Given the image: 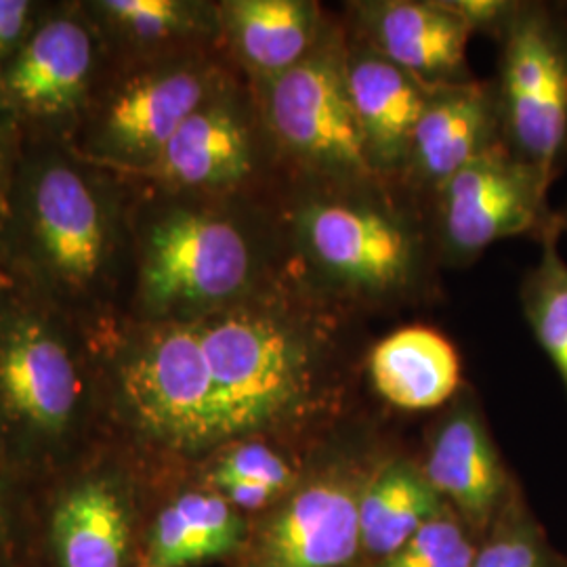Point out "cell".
I'll return each mask as SVG.
<instances>
[{
  "mask_svg": "<svg viewBox=\"0 0 567 567\" xmlns=\"http://www.w3.org/2000/svg\"><path fill=\"white\" fill-rule=\"evenodd\" d=\"M446 508L426 480L421 461L381 452L360 496L364 567L385 559Z\"/></svg>",
  "mask_w": 567,
  "mask_h": 567,
  "instance_id": "cell-22",
  "label": "cell"
},
{
  "mask_svg": "<svg viewBox=\"0 0 567 567\" xmlns=\"http://www.w3.org/2000/svg\"><path fill=\"white\" fill-rule=\"evenodd\" d=\"M23 145L25 137L21 133L20 124L0 100V206H4L7 200L16 168L20 164Z\"/></svg>",
  "mask_w": 567,
  "mask_h": 567,
  "instance_id": "cell-30",
  "label": "cell"
},
{
  "mask_svg": "<svg viewBox=\"0 0 567 567\" xmlns=\"http://www.w3.org/2000/svg\"><path fill=\"white\" fill-rule=\"evenodd\" d=\"M339 311L286 267L255 297L196 320L105 326L93 339L110 433L177 465L244 437L305 456L339 429L347 402Z\"/></svg>",
  "mask_w": 567,
  "mask_h": 567,
  "instance_id": "cell-1",
  "label": "cell"
},
{
  "mask_svg": "<svg viewBox=\"0 0 567 567\" xmlns=\"http://www.w3.org/2000/svg\"><path fill=\"white\" fill-rule=\"evenodd\" d=\"M561 225L538 243L540 257L522 280V309L534 339L555 365L567 393V261L559 250Z\"/></svg>",
  "mask_w": 567,
  "mask_h": 567,
  "instance_id": "cell-24",
  "label": "cell"
},
{
  "mask_svg": "<svg viewBox=\"0 0 567 567\" xmlns=\"http://www.w3.org/2000/svg\"><path fill=\"white\" fill-rule=\"evenodd\" d=\"M238 74L221 49L110 61L72 147L91 163L140 175L183 122Z\"/></svg>",
  "mask_w": 567,
  "mask_h": 567,
  "instance_id": "cell-7",
  "label": "cell"
},
{
  "mask_svg": "<svg viewBox=\"0 0 567 567\" xmlns=\"http://www.w3.org/2000/svg\"><path fill=\"white\" fill-rule=\"evenodd\" d=\"M471 567H567V557L553 547L522 489L480 538Z\"/></svg>",
  "mask_w": 567,
  "mask_h": 567,
  "instance_id": "cell-25",
  "label": "cell"
},
{
  "mask_svg": "<svg viewBox=\"0 0 567 567\" xmlns=\"http://www.w3.org/2000/svg\"><path fill=\"white\" fill-rule=\"evenodd\" d=\"M365 368L377 395L404 412L442 408L463 391L456 347L429 326H404L386 334L370 349Z\"/></svg>",
  "mask_w": 567,
  "mask_h": 567,
  "instance_id": "cell-21",
  "label": "cell"
},
{
  "mask_svg": "<svg viewBox=\"0 0 567 567\" xmlns=\"http://www.w3.org/2000/svg\"><path fill=\"white\" fill-rule=\"evenodd\" d=\"M503 142L494 82L435 86L416 124L398 182L414 194H435L466 164Z\"/></svg>",
  "mask_w": 567,
  "mask_h": 567,
  "instance_id": "cell-17",
  "label": "cell"
},
{
  "mask_svg": "<svg viewBox=\"0 0 567 567\" xmlns=\"http://www.w3.org/2000/svg\"><path fill=\"white\" fill-rule=\"evenodd\" d=\"M278 213L290 269L328 301L389 307L423 292L435 240L385 179L282 182Z\"/></svg>",
  "mask_w": 567,
  "mask_h": 567,
  "instance_id": "cell-5",
  "label": "cell"
},
{
  "mask_svg": "<svg viewBox=\"0 0 567 567\" xmlns=\"http://www.w3.org/2000/svg\"><path fill=\"white\" fill-rule=\"evenodd\" d=\"M147 463L107 435L25 489L23 567H140Z\"/></svg>",
  "mask_w": 567,
  "mask_h": 567,
  "instance_id": "cell-6",
  "label": "cell"
},
{
  "mask_svg": "<svg viewBox=\"0 0 567 567\" xmlns=\"http://www.w3.org/2000/svg\"><path fill=\"white\" fill-rule=\"evenodd\" d=\"M110 65L82 0H42L18 49L0 65V100L25 142H74Z\"/></svg>",
  "mask_w": 567,
  "mask_h": 567,
  "instance_id": "cell-10",
  "label": "cell"
},
{
  "mask_svg": "<svg viewBox=\"0 0 567 567\" xmlns=\"http://www.w3.org/2000/svg\"><path fill=\"white\" fill-rule=\"evenodd\" d=\"M41 7L42 0H0V65L23 41Z\"/></svg>",
  "mask_w": 567,
  "mask_h": 567,
  "instance_id": "cell-29",
  "label": "cell"
},
{
  "mask_svg": "<svg viewBox=\"0 0 567 567\" xmlns=\"http://www.w3.org/2000/svg\"><path fill=\"white\" fill-rule=\"evenodd\" d=\"M344 34L347 82L365 158L379 179L395 182L404 171L416 124L435 86L385 60L347 28Z\"/></svg>",
  "mask_w": 567,
  "mask_h": 567,
  "instance_id": "cell-18",
  "label": "cell"
},
{
  "mask_svg": "<svg viewBox=\"0 0 567 567\" xmlns=\"http://www.w3.org/2000/svg\"><path fill=\"white\" fill-rule=\"evenodd\" d=\"M498 42L503 142L555 182L567 164V4L519 0Z\"/></svg>",
  "mask_w": 567,
  "mask_h": 567,
  "instance_id": "cell-12",
  "label": "cell"
},
{
  "mask_svg": "<svg viewBox=\"0 0 567 567\" xmlns=\"http://www.w3.org/2000/svg\"><path fill=\"white\" fill-rule=\"evenodd\" d=\"M25 489L0 468V567H23Z\"/></svg>",
  "mask_w": 567,
  "mask_h": 567,
  "instance_id": "cell-27",
  "label": "cell"
},
{
  "mask_svg": "<svg viewBox=\"0 0 567 567\" xmlns=\"http://www.w3.org/2000/svg\"><path fill=\"white\" fill-rule=\"evenodd\" d=\"M347 32L429 86L475 81L466 63L471 30L444 0H362Z\"/></svg>",
  "mask_w": 567,
  "mask_h": 567,
  "instance_id": "cell-16",
  "label": "cell"
},
{
  "mask_svg": "<svg viewBox=\"0 0 567 567\" xmlns=\"http://www.w3.org/2000/svg\"><path fill=\"white\" fill-rule=\"evenodd\" d=\"M305 456L267 437H244L189 466L203 484L252 519L278 505L295 487Z\"/></svg>",
  "mask_w": 567,
  "mask_h": 567,
  "instance_id": "cell-23",
  "label": "cell"
},
{
  "mask_svg": "<svg viewBox=\"0 0 567 567\" xmlns=\"http://www.w3.org/2000/svg\"><path fill=\"white\" fill-rule=\"evenodd\" d=\"M328 23L313 0H219L221 51L248 82L271 81L299 65Z\"/></svg>",
  "mask_w": 567,
  "mask_h": 567,
  "instance_id": "cell-19",
  "label": "cell"
},
{
  "mask_svg": "<svg viewBox=\"0 0 567 567\" xmlns=\"http://www.w3.org/2000/svg\"><path fill=\"white\" fill-rule=\"evenodd\" d=\"M110 61L221 49L219 0H82Z\"/></svg>",
  "mask_w": 567,
  "mask_h": 567,
  "instance_id": "cell-20",
  "label": "cell"
},
{
  "mask_svg": "<svg viewBox=\"0 0 567 567\" xmlns=\"http://www.w3.org/2000/svg\"><path fill=\"white\" fill-rule=\"evenodd\" d=\"M553 182L534 164L494 143L450 177L435 194L433 240L452 265L473 264L492 244L532 236L540 240L559 225L548 206Z\"/></svg>",
  "mask_w": 567,
  "mask_h": 567,
  "instance_id": "cell-13",
  "label": "cell"
},
{
  "mask_svg": "<svg viewBox=\"0 0 567 567\" xmlns=\"http://www.w3.org/2000/svg\"><path fill=\"white\" fill-rule=\"evenodd\" d=\"M107 435L93 334L7 280L0 286V468L34 486Z\"/></svg>",
  "mask_w": 567,
  "mask_h": 567,
  "instance_id": "cell-4",
  "label": "cell"
},
{
  "mask_svg": "<svg viewBox=\"0 0 567 567\" xmlns=\"http://www.w3.org/2000/svg\"><path fill=\"white\" fill-rule=\"evenodd\" d=\"M381 452L334 429L307 452L299 482L250 519L231 567H364L360 496Z\"/></svg>",
  "mask_w": 567,
  "mask_h": 567,
  "instance_id": "cell-8",
  "label": "cell"
},
{
  "mask_svg": "<svg viewBox=\"0 0 567 567\" xmlns=\"http://www.w3.org/2000/svg\"><path fill=\"white\" fill-rule=\"evenodd\" d=\"M447 9L465 21L471 32L489 34L496 41L513 20L519 0H444Z\"/></svg>",
  "mask_w": 567,
  "mask_h": 567,
  "instance_id": "cell-28",
  "label": "cell"
},
{
  "mask_svg": "<svg viewBox=\"0 0 567 567\" xmlns=\"http://www.w3.org/2000/svg\"><path fill=\"white\" fill-rule=\"evenodd\" d=\"M133 182L70 143L25 142L4 200L11 282L91 334L122 320L133 267Z\"/></svg>",
  "mask_w": 567,
  "mask_h": 567,
  "instance_id": "cell-2",
  "label": "cell"
},
{
  "mask_svg": "<svg viewBox=\"0 0 567 567\" xmlns=\"http://www.w3.org/2000/svg\"><path fill=\"white\" fill-rule=\"evenodd\" d=\"M559 215V225H561V231H567V203L561 210H557Z\"/></svg>",
  "mask_w": 567,
  "mask_h": 567,
  "instance_id": "cell-32",
  "label": "cell"
},
{
  "mask_svg": "<svg viewBox=\"0 0 567 567\" xmlns=\"http://www.w3.org/2000/svg\"><path fill=\"white\" fill-rule=\"evenodd\" d=\"M2 221H4V206H0V286L9 280L7 265H4V244H2Z\"/></svg>",
  "mask_w": 567,
  "mask_h": 567,
  "instance_id": "cell-31",
  "label": "cell"
},
{
  "mask_svg": "<svg viewBox=\"0 0 567 567\" xmlns=\"http://www.w3.org/2000/svg\"><path fill=\"white\" fill-rule=\"evenodd\" d=\"M286 177L360 183L379 179L365 158L347 82L344 25L328 23L299 65L248 82Z\"/></svg>",
  "mask_w": 567,
  "mask_h": 567,
  "instance_id": "cell-9",
  "label": "cell"
},
{
  "mask_svg": "<svg viewBox=\"0 0 567 567\" xmlns=\"http://www.w3.org/2000/svg\"><path fill=\"white\" fill-rule=\"evenodd\" d=\"M143 458L147 508L140 567L234 566L250 519L203 484L192 466Z\"/></svg>",
  "mask_w": 567,
  "mask_h": 567,
  "instance_id": "cell-14",
  "label": "cell"
},
{
  "mask_svg": "<svg viewBox=\"0 0 567 567\" xmlns=\"http://www.w3.org/2000/svg\"><path fill=\"white\" fill-rule=\"evenodd\" d=\"M128 179L133 267L122 320H196L243 303L286 271L278 194L203 198Z\"/></svg>",
  "mask_w": 567,
  "mask_h": 567,
  "instance_id": "cell-3",
  "label": "cell"
},
{
  "mask_svg": "<svg viewBox=\"0 0 567 567\" xmlns=\"http://www.w3.org/2000/svg\"><path fill=\"white\" fill-rule=\"evenodd\" d=\"M480 536L447 507L402 547L368 567H471Z\"/></svg>",
  "mask_w": 567,
  "mask_h": 567,
  "instance_id": "cell-26",
  "label": "cell"
},
{
  "mask_svg": "<svg viewBox=\"0 0 567 567\" xmlns=\"http://www.w3.org/2000/svg\"><path fill=\"white\" fill-rule=\"evenodd\" d=\"M126 177L185 196L269 198L284 173L255 93L238 74L183 122L156 163Z\"/></svg>",
  "mask_w": 567,
  "mask_h": 567,
  "instance_id": "cell-11",
  "label": "cell"
},
{
  "mask_svg": "<svg viewBox=\"0 0 567 567\" xmlns=\"http://www.w3.org/2000/svg\"><path fill=\"white\" fill-rule=\"evenodd\" d=\"M421 466L447 507L480 538L522 492L489 435L480 405L465 391L433 426Z\"/></svg>",
  "mask_w": 567,
  "mask_h": 567,
  "instance_id": "cell-15",
  "label": "cell"
}]
</instances>
